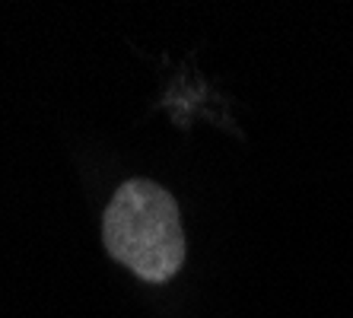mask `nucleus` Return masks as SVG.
Listing matches in <instances>:
<instances>
[{"label": "nucleus", "mask_w": 353, "mask_h": 318, "mask_svg": "<svg viewBox=\"0 0 353 318\" xmlns=\"http://www.w3.org/2000/svg\"><path fill=\"white\" fill-rule=\"evenodd\" d=\"M102 239L108 255L140 280L163 284L185 261V232L175 197L150 179H131L105 207Z\"/></svg>", "instance_id": "1"}]
</instances>
